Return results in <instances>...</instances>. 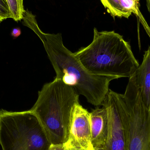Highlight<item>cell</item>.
Masks as SVG:
<instances>
[{
  "instance_id": "obj_14",
  "label": "cell",
  "mask_w": 150,
  "mask_h": 150,
  "mask_svg": "<svg viewBox=\"0 0 150 150\" xmlns=\"http://www.w3.org/2000/svg\"><path fill=\"white\" fill-rule=\"evenodd\" d=\"M21 32L20 29H18V28H16V29H14L12 30L11 35L14 38H17L21 34Z\"/></svg>"
},
{
  "instance_id": "obj_8",
  "label": "cell",
  "mask_w": 150,
  "mask_h": 150,
  "mask_svg": "<svg viewBox=\"0 0 150 150\" xmlns=\"http://www.w3.org/2000/svg\"><path fill=\"white\" fill-rule=\"evenodd\" d=\"M91 141L93 150H105L108 134V116L105 107L99 106L90 112Z\"/></svg>"
},
{
  "instance_id": "obj_15",
  "label": "cell",
  "mask_w": 150,
  "mask_h": 150,
  "mask_svg": "<svg viewBox=\"0 0 150 150\" xmlns=\"http://www.w3.org/2000/svg\"><path fill=\"white\" fill-rule=\"evenodd\" d=\"M147 8L150 14V0H146Z\"/></svg>"
},
{
  "instance_id": "obj_16",
  "label": "cell",
  "mask_w": 150,
  "mask_h": 150,
  "mask_svg": "<svg viewBox=\"0 0 150 150\" xmlns=\"http://www.w3.org/2000/svg\"><path fill=\"white\" fill-rule=\"evenodd\" d=\"M69 150H85L83 149H78V148H69Z\"/></svg>"
},
{
  "instance_id": "obj_3",
  "label": "cell",
  "mask_w": 150,
  "mask_h": 150,
  "mask_svg": "<svg viewBox=\"0 0 150 150\" xmlns=\"http://www.w3.org/2000/svg\"><path fill=\"white\" fill-rule=\"evenodd\" d=\"M79 95L74 87L56 77L38 92V99L31 110L50 144L67 142L73 112L79 104Z\"/></svg>"
},
{
  "instance_id": "obj_1",
  "label": "cell",
  "mask_w": 150,
  "mask_h": 150,
  "mask_svg": "<svg viewBox=\"0 0 150 150\" xmlns=\"http://www.w3.org/2000/svg\"><path fill=\"white\" fill-rule=\"evenodd\" d=\"M22 23L32 30L40 39L55 70V77L74 87L79 95L96 106L102 105L109 91L110 82L114 76H98L89 74L75 56L63 44L62 34L43 32L38 25L36 16L25 10Z\"/></svg>"
},
{
  "instance_id": "obj_7",
  "label": "cell",
  "mask_w": 150,
  "mask_h": 150,
  "mask_svg": "<svg viewBox=\"0 0 150 150\" xmlns=\"http://www.w3.org/2000/svg\"><path fill=\"white\" fill-rule=\"evenodd\" d=\"M66 144L68 149L93 150L91 141L90 112L79 104L73 112L69 137Z\"/></svg>"
},
{
  "instance_id": "obj_17",
  "label": "cell",
  "mask_w": 150,
  "mask_h": 150,
  "mask_svg": "<svg viewBox=\"0 0 150 150\" xmlns=\"http://www.w3.org/2000/svg\"><path fill=\"white\" fill-rule=\"evenodd\" d=\"M5 20V19H4V18H3L1 16H0V23H1V22H2L3 21H4V20Z\"/></svg>"
},
{
  "instance_id": "obj_9",
  "label": "cell",
  "mask_w": 150,
  "mask_h": 150,
  "mask_svg": "<svg viewBox=\"0 0 150 150\" xmlns=\"http://www.w3.org/2000/svg\"><path fill=\"white\" fill-rule=\"evenodd\" d=\"M104 8L113 17L129 18L132 14L139 19L146 32L150 27L140 10V0H100Z\"/></svg>"
},
{
  "instance_id": "obj_13",
  "label": "cell",
  "mask_w": 150,
  "mask_h": 150,
  "mask_svg": "<svg viewBox=\"0 0 150 150\" xmlns=\"http://www.w3.org/2000/svg\"><path fill=\"white\" fill-rule=\"evenodd\" d=\"M47 150H69L66 143L62 144H51Z\"/></svg>"
},
{
  "instance_id": "obj_5",
  "label": "cell",
  "mask_w": 150,
  "mask_h": 150,
  "mask_svg": "<svg viewBox=\"0 0 150 150\" xmlns=\"http://www.w3.org/2000/svg\"><path fill=\"white\" fill-rule=\"evenodd\" d=\"M120 108L124 150H150V109L144 104L132 76L125 93L120 94Z\"/></svg>"
},
{
  "instance_id": "obj_4",
  "label": "cell",
  "mask_w": 150,
  "mask_h": 150,
  "mask_svg": "<svg viewBox=\"0 0 150 150\" xmlns=\"http://www.w3.org/2000/svg\"><path fill=\"white\" fill-rule=\"evenodd\" d=\"M0 145L2 150H47L51 144L31 110H0Z\"/></svg>"
},
{
  "instance_id": "obj_6",
  "label": "cell",
  "mask_w": 150,
  "mask_h": 150,
  "mask_svg": "<svg viewBox=\"0 0 150 150\" xmlns=\"http://www.w3.org/2000/svg\"><path fill=\"white\" fill-rule=\"evenodd\" d=\"M120 102V93L109 89L102 105L106 108L108 116V134L105 150H125V135Z\"/></svg>"
},
{
  "instance_id": "obj_11",
  "label": "cell",
  "mask_w": 150,
  "mask_h": 150,
  "mask_svg": "<svg viewBox=\"0 0 150 150\" xmlns=\"http://www.w3.org/2000/svg\"><path fill=\"white\" fill-rule=\"evenodd\" d=\"M9 10L10 18L16 22L21 21L23 18L25 10L23 0H5Z\"/></svg>"
},
{
  "instance_id": "obj_10",
  "label": "cell",
  "mask_w": 150,
  "mask_h": 150,
  "mask_svg": "<svg viewBox=\"0 0 150 150\" xmlns=\"http://www.w3.org/2000/svg\"><path fill=\"white\" fill-rule=\"evenodd\" d=\"M133 76L144 104L150 109V47L144 52L142 62Z\"/></svg>"
},
{
  "instance_id": "obj_2",
  "label": "cell",
  "mask_w": 150,
  "mask_h": 150,
  "mask_svg": "<svg viewBox=\"0 0 150 150\" xmlns=\"http://www.w3.org/2000/svg\"><path fill=\"white\" fill-rule=\"evenodd\" d=\"M74 55L89 74L95 76L130 78L140 65L122 36L95 28L92 42Z\"/></svg>"
},
{
  "instance_id": "obj_12",
  "label": "cell",
  "mask_w": 150,
  "mask_h": 150,
  "mask_svg": "<svg viewBox=\"0 0 150 150\" xmlns=\"http://www.w3.org/2000/svg\"><path fill=\"white\" fill-rule=\"evenodd\" d=\"M0 16L5 20L10 18L8 7L5 0H0Z\"/></svg>"
}]
</instances>
